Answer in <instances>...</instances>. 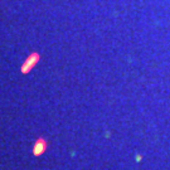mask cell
I'll use <instances>...</instances> for the list:
<instances>
[{
	"label": "cell",
	"mask_w": 170,
	"mask_h": 170,
	"mask_svg": "<svg viewBox=\"0 0 170 170\" xmlns=\"http://www.w3.org/2000/svg\"><path fill=\"white\" fill-rule=\"evenodd\" d=\"M38 61H39V54L38 53H32L28 58L25 59V62L23 63V66H22V73H28V72H30V69L37 65L38 63Z\"/></svg>",
	"instance_id": "1"
},
{
	"label": "cell",
	"mask_w": 170,
	"mask_h": 170,
	"mask_svg": "<svg viewBox=\"0 0 170 170\" xmlns=\"http://www.w3.org/2000/svg\"><path fill=\"white\" fill-rule=\"evenodd\" d=\"M46 150H47V141L44 139H38L34 144L33 154L35 155V156H39V155H42Z\"/></svg>",
	"instance_id": "2"
}]
</instances>
